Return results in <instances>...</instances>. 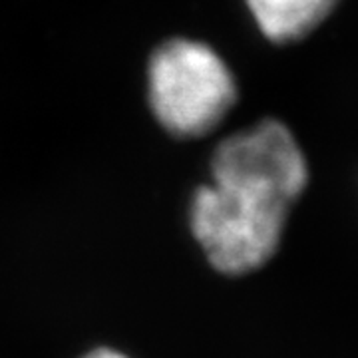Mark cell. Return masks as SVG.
<instances>
[{"label": "cell", "mask_w": 358, "mask_h": 358, "mask_svg": "<svg viewBox=\"0 0 358 358\" xmlns=\"http://www.w3.org/2000/svg\"><path fill=\"white\" fill-rule=\"evenodd\" d=\"M211 183L291 207L305 189L307 164L291 131L267 120L223 141L211 159Z\"/></svg>", "instance_id": "obj_3"}, {"label": "cell", "mask_w": 358, "mask_h": 358, "mask_svg": "<svg viewBox=\"0 0 358 358\" xmlns=\"http://www.w3.org/2000/svg\"><path fill=\"white\" fill-rule=\"evenodd\" d=\"M287 209L255 195L209 183L193 195L192 229L213 267L227 275H243L275 255Z\"/></svg>", "instance_id": "obj_2"}, {"label": "cell", "mask_w": 358, "mask_h": 358, "mask_svg": "<svg viewBox=\"0 0 358 358\" xmlns=\"http://www.w3.org/2000/svg\"><path fill=\"white\" fill-rule=\"evenodd\" d=\"M148 98L157 122L179 138L215 129L237 100L229 66L203 42L171 38L148 66Z\"/></svg>", "instance_id": "obj_1"}, {"label": "cell", "mask_w": 358, "mask_h": 358, "mask_svg": "<svg viewBox=\"0 0 358 358\" xmlns=\"http://www.w3.org/2000/svg\"><path fill=\"white\" fill-rule=\"evenodd\" d=\"M257 26L268 40L303 38L327 18L336 0H245Z\"/></svg>", "instance_id": "obj_4"}, {"label": "cell", "mask_w": 358, "mask_h": 358, "mask_svg": "<svg viewBox=\"0 0 358 358\" xmlns=\"http://www.w3.org/2000/svg\"><path fill=\"white\" fill-rule=\"evenodd\" d=\"M84 358H128L124 357L122 352H117V350H110V348H98V350H94V352H90L88 357Z\"/></svg>", "instance_id": "obj_5"}]
</instances>
